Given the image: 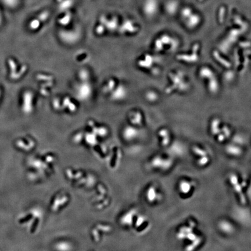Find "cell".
<instances>
[{
  "mask_svg": "<svg viewBox=\"0 0 251 251\" xmlns=\"http://www.w3.org/2000/svg\"><path fill=\"white\" fill-rule=\"evenodd\" d=\"M173 165V161L170 159H162L158 157V158L155 159L153 160V166L155 167H158L163 170H169Z\"/></svg>",
  "mask_w": 251,
  "mask_h": 251,
  "instance_id": "obj_5",
  "label": "cell"
},
{
  "mask_svg": "<svg viewBox=\"0 0 251 251\" xmlns=\"http://www.w3.org/2000/svg\"><path fill=\"white\" fill-rule=\"evenodd\" d=\"M229 180L234 191L238 195L241 203L242 204H245L246 200L243 192V187L239 183L238 176L235 173H230L229 176Z\"/></svg>",
  "mask_w": 251,
  "mask_h": 251,
  "instance_id": "obj_1",
  "label": "cell"
},
{
  "mask_svg": "<svg viewBox=\"0 0 251 251\" xmlns=\"http://www.w3.org/2000/svg\"><path fill=\"white\" fill-rule=\"evenodd\" d=\"M219 123H220V120L218 119H214L211 124V132L213 134H218L220 131L219 130Z\"/></svg>",
  "mask_w": 251,
  "mask_h": 251,
  "instance_id": "obj_12",
  "label": "cell"
},
{
  "mask_svg": "<svg viewBox=\"0 0 251 251\" xmlns=\"http://www.w3.org/2000/svg\"><path fill=\"white\" fill-rule=\"evenodd\" d=\"M226 151L229 154L236 156H238L241 155L242 153V150L239 148L235 146H227Z\"/></svg>",
  "mask_w": 251,
  "mask_h": 251,
  "instance_id": "obj_9",
  "label": "cell"
},
{
  "mask_svg": "<svg viewBox=\"0 0 251 251\" xmlns=\"http://www.w3.org/2000/svg\"><path fill=\"white\" fill-rule=\"evenodd\" d=\"M225 136L224 134H219L218 136V141H220V142H222V141H223L225 140Z\"/></svg>",
  "mask_w": 251,
  "mask_h": 251,
  "instance_id": "obj_22",
  "label": "cell"
},
{
  "mask_svg": "<svg viewBox=\"0 0 251 251\" xmlns=\"http://www.w3.org/2000/svg\"><path fill=\"white\" fill-rule=\"evenodd\" d=\"M177 59L183 60L184 61L187 62H196L197 60V59H198V57H197V50H195V51H194V53H192L191 56H189V55H178L177 57Z\"/></svg>",
  "mask_w": 251,
  "mask_h": 251,
  "instance_id": "obj_8",
  "label": "cell"
},
{
  "mask_svg": "<svg viewBox=\"0 0 251 251\" xmlns=\"http://www.w3.org/2000/svg\"><path fill=\"white\" fill-rule=\"evenodd\" d=\"M100 23L102 25L105 26L106 27H107L106 29L111 31H113L116 29H117L116 27L118 26V21L116 18H113L109 19L106 18L105 16H102L100 19Z\"/></svg>",
  "mask_w": 251,
  "mask_h": 251,
  "instance_id": "obj_6",
  "label": "cell"
},
{
  "mask_svg": "<svg viewBox=\"0 0 251 251\" xmlns=\"http://www.w3.org/2000/svg\"><path fill=\"white\" fill-rule=\"evenodd\" d=\"M209 80H210L209 86V90L211 92H216L218 90V82L216 81V79L214 77Z\"/></svg>",
  "mask_w": 251,
  "mask_h": 251,
  "instance_id": "obj_16",
  "label": "cell"
},
{
  "mask_svg": "<svg viewBox=\"0 0 251 251\" xmlns=\"http://www.w3.org/2000/svg\"><path fill=\"white\" fill-rule=\"evenodd\" d=\"M209 158H208V156H205L201 157L197 161V164L199 166L202 167V166L206 165L209 163Z\"/></svg>",
  "mask_w": 251,
  "mask_h": 251,
  "instance_id": "obj_17",
  "label": "cell"
},
{
  "mask_svg": "<svg viewBox=\"0 0 251 251\" xmlns=\"http://www.w3.org/2000/svg\"><path fill=\"white\" fill-rule=\"evenodd\" d=\"M200 75L202 77L211 79L215 77V75L211 70L208 67H203L200 71Z\"/></svg>",
  "mask_w": 251,
  "mask_h": 251,
  "instance_id": "obj_10",
  "label": "cell"
},
{
  "mask_svg": "<svg viewBox=\"0 0 251 251\" xmlns=\"http://www.w3.org/2000/svg\"><path fill=\"white\" fill-rule=\"evenodd\" d=\"M48 16H49V13L48 12H44L41 13L39 15V19L41 20V21H42V22L46 21L47 19Z\"/></svg>",
  "mask_w": 251,
  "mask_h": 251,
  "instance_id": "obj_20",
  "label": "cell"
},
{
  "mask_svg": "<svg viewBox=\"0 0 251 251\" xmlns=\"http://www.w3.org/2000/svg\"><path fill=\"white\" fill-rule=\"evenodd\" d=\"M218 226L219 230L225 235L230 236L236 231V228L234 225L230 221L225 219L220 220Z\"/></svg>",
  "mask_w": 251,
  "mask_h": 251,
  "instance_id": "obj_3",
  "label": "cell"
},
{
  "mask_svg": "<svg viewBox=\"0 0 251 251\" xmlns=\"http://www.w3.org/2000/svg\"><path fill=\"white\" fill-rule=\"evenodd\" d=\"M192 151L195 155H198L200 157H202V156H205L208 155V153L205 150H204L198 146H194L192 148Z\"/></svg>",
  "mask_w": 251,
  "mask_h": 251,
  "instance_id": "obj_14",
  "label": "cell"
},
{
  "mask_svg": "<svg viewBox=\"0 0 251 251\" xmlns=\"http://www.w3.org/2000/svg\"><path fill=\"white\" fill-rule=\"evenodd\" d=\"M195 185V182L188 180H181L178 183L179 192L183 195H188L191 192Z\"/></svg>",
  "mask_w": 251,
  "mask_h": 251,
  "instance_id": "obj_2",
  "label": "cell"
},
{
  "mask_svg": "<svg viewBox=\"0 0 251 251\" xmlns=\"http://www.w3.org/2000/svg\"><path fill=\"white\" fill-rule=\"evenodd\" d=\"M70 20H71L70 15L69 14H66V15H65V16H64L60 19V24L62 25H66L68 24V23L70 21Z\"/></svg>",
  "mask_w": 251,
  "mask_h": 251,
  "instance_id": "obj_18",
  "label": "cell"
},
{
  "mask_svg": "<svg viewBox=\"0 0 251 251\" xmlns=\"http://www.w3.org/2000/svg\"><path fill=\"white\" fill-rule=\"evenodd\" d=\"M222 131H223V132H224V135H225V137H230L231 132H230V129L227 127L224 126L222 129Z\"/></svg>",
  "mask_w": 251,
  "mask_h": 251,
  "instance_id": "obj_21",
  "label": "cell"
},
{
  "mask_svg": "<svg viewBox=\"0 0 251 251\" xmlns=\"http://www.w3.org/2000/svg\"><path fill=\"white\" fill-rule=\"evenodd\" d=\"M146 198L150 203H155L160 201L162 198V196L158 192L156 188L152 185L147 191Z\"/></svg>",
  "mask_w": 251,
  "mask_h": 251,
  "instance_id": "obj_4",
  "label": "cell"
},
{
  "mask_svg": "<svg viewBox=\"0 0 251 251\" xmlns=\"http://www.w3.org/2000/svg\"><path fill=\"white\" fill-rule=\"evenodd\" d=\"M160 134L162 137H163V140L162 142L163 145V146L168 145L169 141H170L168 132L166 130H162V131L160 132Z\"/></svg>",
  "mask_w": 251,
  "mask_h": 251,
  "instance_id": "obj_15",
  "label": "cell"
},
{
  "mask_svg": "<svg viewBox=\"0 0 251 251\" xmlns=\"http://www.w3.org/2000/svg\"><path fill=\"white\" fill-rule=\"evenodd\" d=\"M214 56H215V58H216V60H217L218 62H220L222 65H223V66L226 67H230L231 66V64H230V62H229L227 61L226 60H224L223 58H222L217 52H215V53H214Z\"/></svg>",
  "mask_w": 251,
  "mask_h": 251,
  "instance_id": "obj_13",
  "label": "cell"
},
{
  "mask_svg": "<svg viewBox=\"0 0 251 251\" xmlns=\"http://www.w3.org/2000/svg\"><path fill=\"white\" fill-rule=\"evenodd\" d=\"M40 20L39 19H36L34 20H32L31 22L30 23V27L32 29L36 30L39 28L40 26Z\"/></svg>",
  "mask_w": 251,
  "mask_h": 251,
  "instance_id": "obj_19",
  "label": "cell"
},
{
  "mask_svg": "<svg viewBox=\"0 0 251 251\" xmlns=\"http://www.w3.org/2000/svg\"><path fill=\"white\" fill-rule=\"evenodd\" d=\"M122 29L125 31L129 32H134L136 27L134 25V23L131 20H127L124 23L122 27Z\"/></svg>",
  "mask_w": 251,
  "mask_h": 251,
  "instance_id": "obj_11",
  "label": "cell"
},
{
  "mask_svg": "<svg viewBox=\"0 0 251 251\" xmlns=\"http://www.w3.org/2000/svg\"><path fill=\"white\" fill-rule=\"evenodd\" d=\"M156 0H146L144 4V11L146 15L152 16L156 11Z\"/></svg>",
  "mask_w": 251,
  "mask_h": 251,
  "instance_id": "obj_7",
  "label": "cell"
}]
</instances>
